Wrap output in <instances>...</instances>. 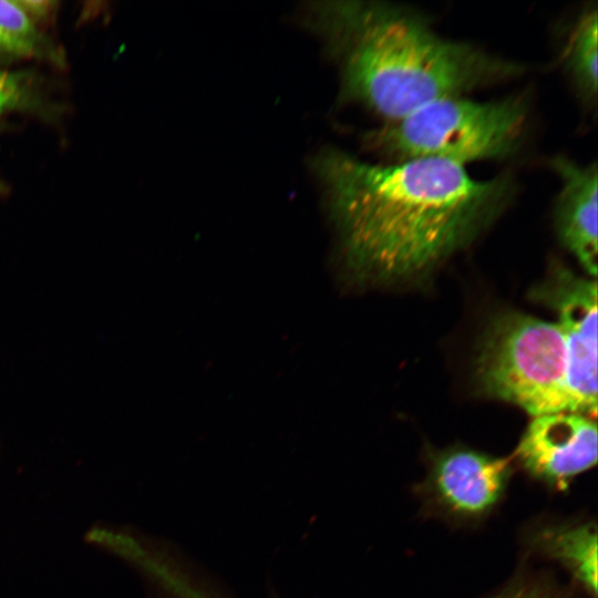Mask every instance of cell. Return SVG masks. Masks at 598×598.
I'll return each mask as SVG.
<instances>
[{
  "label": "cell",
  "mask_w": 598,
  "mask_h": 598,
  "mask_svg": "<svg viewBox=\"0 0 598 598\" xmlns=\"http://www.w3.org/2000/svg\"><path fill=\"white\" fill-rule=\"evenodd\" d=\"M155 580L171 598H221L176 565L163 567Z\"/></svg>",
  "instance_id": "cell-12"
},
{
  "label": "cell",
  "mask_w": 598,
  "mask_h": 598,
  "mask_svg": "<svg viewBox=\"0 0 598 598\" xmlns=\"http://www.w3.org/2000/svg\"><path fill=\"white\" fill-rule=\"evenodd\" d=\"M25 99L22 80L14 73L0 70V113L22 106Z\"/></svg>",
  "instance_id": "cell-13"
},
{
  "label": "cell",
  "mask_w": 598,
  "mask_h": 598,
  "mask_svg": "<svg viewBox=\"0 0 598 598\" xmlns=\"http://www.w3.org/2000/svg\"><path fill=\"white\" fill-rule=\"evenodd\" d=\"M351 261L375 279L422 278L508 208L509 172L486 179L435 158L368 163L324 148L312 166Z\"/></svg>",
  "instance_id": "cell-1"
},
{
  "label": "cell",
  "mask_w": 598,
  "mask_h": 598,
  "mask_svg": "<svg viewBox=\"0 0 598 598\" xmlns=\"http://www.w3.org/2000/svg\"><path fill=\"white\" fill-rule=\"evenodd\" d=\"M559 181L554 199V226L561 245L577 259L588 276L597 275L596 161L587 164L559 154L549 159Z\"/></svg>",
  "instance_id": "cell-7"
},
{
  "label": "cell",
  "mask_w": 598,
  "mask_h": 598,
  "mask_svg": "<svg viewBox=\"0 0 598 598\" xmlns=\"http://www.w3.org/2000/svg\"><path fill=\"white\" fill-rule=\"evenodd\" d=\"M532 295L558 316L573 412L597 416V282L554 265Z\"/></svg>",
  "instance_id": "cell-5"
},
{
  "label": "cell",
  "mask_w": 598,
  "mask_h": 598,
  "mask_svg": "<svg viewBox=\"0 0 598 598\" xmlns=\"http://www.w3.org/2000/svg\"><path fill=\"white\" fill-rule=\"evenodd\" d=\"M561 62L584 106L596 109L598 92V9L587 6L574 21Z\"/></svg>",
  "instance_id": "cell-9"
},
{
  "label": "cell",
  "mask_w": 598,
  "mask_h": 598,
  "mask_svg": "<svg viewBox=\"0 0 598 598\" xmlns=\"http://www.w3.org/2000/svg\"><path fill=\"white\" fill-rule=\"evenodd\" d=\"M480 390L526 413L573 412L567 360L557 323L505 310L485 327L475 359Z\"/></svg>",
  "instance_id": "cell-4"
},
{
  "label": "cell",
  "mask_w": 598,
  "mask_h": 598,
  "mask_svg": "<svg viewBox=\"0 0 598 598\" xmlns=\"http://www.w3.org/2000/svg\"><path fill=\"white\" fill-rule=\"evenodd\" d=\"M306 18L338 65L341 97L383 123L526 72L523 63L442 35L420 12L391 2H316Z\"/></svg>",
  "instance_id": "cell-2"
},
{
  "label": "cell",
  "mask_w": 598,
  "mask_h": 598,
  "mask_svg": "<svg viewBox=\"0 0 598 598\" xmlns=\"http://www.w3.org/2000/svg\"><path fill=\"white\" fill-rule=\"evenodd\" d=\"M40 47L34 20L17 1H0V59L31 58Z\"/></svg>",
  "instance_id": "cell-11"
},
{
  "label": "cell",
  "mask_w": 598,
  "mask_h": 598,
  "mask_svg": "<svg viewBox=\"0 0 598 598\" xmlns=\"http://www.w3.org/2000/svg\"><path fill=\"white\" fill-rule=\"evenodd\" d=\"M595 419L574 412L533 416L516 454L535 477L564 485L597 463Z\"/></svg>",
  "instance_id": "cell-6"
},
{
  "label": "cell",
  "mask_w": 598,
  "mask_h": 598,
  "mask_svg": "<svg viewBox=\"0 0 598 598\" xmlns=\"http://www.w3.org/2000/svg\"><path fill=\"white\" fill-rule=\"evenodd\" d=\"M543 549L568 567L591 595L597 592V534L589 524L544 530Z\"/></svg>",
  "instance_id": "cell-10"
},
{
  "label": "cell",
  "mask_w": 598,
  "mask_h": 598,
  "mask_svg": "<svg viewBox=\"0 0 598 598\" xmlns=\"http://www.w3.org/2000/svg\"><path fill=\"white\" fill-rule=\"evenodd\" d=\"M509 460L477 451L455 448L433 463L430 483L434 496L448 511L463 516L488 512L499 499L509 477Z\"/></svg>",
  "instance_id": "cell-8"
},
{
  "label": "cell",
  "mask_w": 598,
  "mask_h": 598,
  "mask_svg": "<svg viewBox=\"0 0 598 598\" xmlns=\"http://www.w3.org/2000/svg\"><path fill=\"white\" fill-rule=\"evenodd\" d=\"M495 598H553V596L536 585H516Z\"/></svg>",
  "instance_id": "cell-14"
},
{
  "label": "cell",
  "mask_w": 598,
  "mask_h": 598,
  "mask_svg": "<svg viewBox=\"0 0 598 598\" xmlns=\"http://www.w3.org/2000/svg\"><path fill=\"white\" fill-rule=\"evenodd\" d=\"M528 121L529 103L524 95L489 101L450 96L367 132L363 144L388 163L435 158L466 167L516 154Z\"/></svg>",
  "instance_id": "cell-3"
}]
</instances>
